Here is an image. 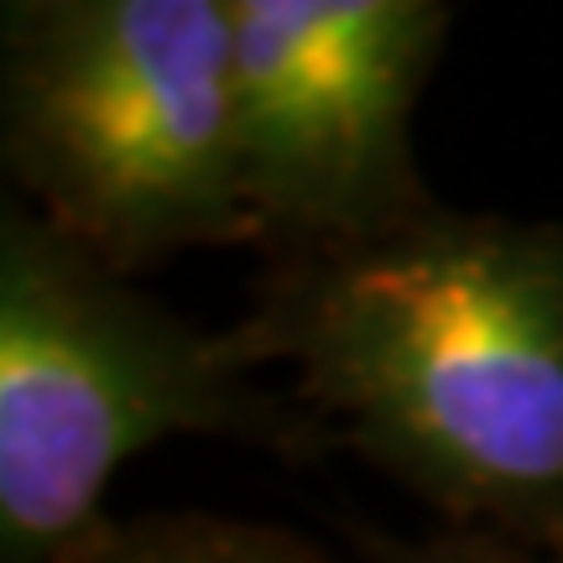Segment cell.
Masks as SVG:
<instances>
[{
    "label": "cell",
    "mask_w": 563,
    "mask_h": 563,
    "mask_svg": "<svg viewBox=\"0 0 563 563\" xmlns=\"http://www.w3.org/2000/svg\"><path fill=\"white\" fill-rule=\"evenodd\" d=\"M0 37L11 199L125 277L256 241L230 0H26Z\"/></svg>",
    "instance_id": "2"
},
{
    "label": "cell",
    "mask_w": 563,
    "mask_h": 563,
    "mask_svg": "<svg viewBox=\"0 0 563 563\" xmlns=\"http://www.w3.org/2000/svg\"><path fill=\"white\" fill-rule=\"evenodd\" d=\"M371 563H563V548H532L501 532H464L443 527L422 543L371 538Z\"/></svg>",
    "instance_id": "6"
},
{
    "label": "cell",
    "mask_w": 563,
    "mask_h": 563,
    "mask_svg": "<svg viewBox=\"0 0 563 563\" xmlns=\"http://www.w3.org/2000/svg\"><path fill=\"white\" fill-rule=\"evenodd\" d=\"M302 454L340 443L443 527L563 548V224L422 209L277 256L241 323Z\"/></svg>",
    "instance_id": "1"
},
{
    "label": "cell",
    "mask_w": 563,
    "mask_h": 563,
    "mask_svg": "<svg viewBox=\"0 0 563 563\" xmlns=\"http://www.w3.org/2000/svg\"><path fill=\"white\" fill-rule=\"evenodd\" d=\"M178 433L302 449L241 329L203 334L32 214L0 209V563H53L104 522L131 454Z\"/></svg>",
    "instance_id": "3"
},
{
    "label": "cell",
    "mask_w": 563,
    "mask_h": 563,
    "mask_svg": "<svg viewBox=\"0 0 563 563\" xmlns=\"http://www.w3.org/2000/svg\"><path fill=\"white\" fill-rule=\"evenodd\" d=\"M53 563H329L298 532L224 517H136L100 522Z\"/></svg>",
    "instance_id": "5"
},
{
    "label": "cell",
    "mask_w": 563,
    "mask_h": 563,
    "mask_svg": "<svg viewBox=\"0 0 563 563\" xmlns=\"http://www.w3.org/2000/svg\"><path fill=\"white\" fill-rule=\"evenodd\" d=\"M443 32L433 0H230L241 183L272 262L439 203L412 162V110Z\"/></svg>",
    "instance_id": "4"
}]
</instances>
